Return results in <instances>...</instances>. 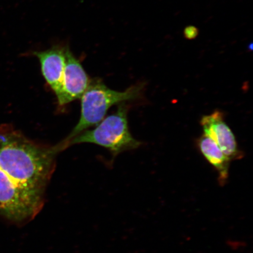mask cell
Masks as SVG:
<instances>
[{"instance_id":"1","label":"cell","mask_w":253,"mask_h":253,"mask_svg":"<svg viewBox=\"0 0 253 253\" xmlns=\"http://www.w3.org/2000/svg\"><path fill=\"white\" fill-rule=\"evenodd\" d=\"M58 152L56 147L30 140L10 125L0 126V214L15 221L37 214Z\"/></svg>"},{"instance_id":"2","label":"cell","mask_w":253,"mask_h":253,"mask_svg":"<svg viewBox=\"0 0 253 253\" xmlns=\"http://www.w3.org/2000/svg\"><path fill=\"white\" fill-rule=\"evenodd\" d=\"M144 84L133 85L124 91L110 89L99 79H93L81 98L80 120L70 135L62 142H66L81 133L90 126L102 121L111 107L126 101L134 100L141 96Z\"/></svg>"},{"instance_id":"3","label":"cell","mask_w":253,"mask_h":253,"mask_svg":"<svg viewBox=\"0 0 253 253\" xmlns=\"http://www.w3.org/2000/svg\"><path fill=\"white\" fill-rule=\"evenodd\" d=\"M128 107L120 103L113 115L107 117L92 130L82 132L71 140L58 145L59 150L77 144L93 143L107 148L114 156L138 148L142 144L135 139L129 130L127 121Z\"/></svg>"},{"instance_id":"4","label":"cell","mask_w":253,"mask_h":253,"mask_svg":"<svg viewBox=\"0 0 253 253\" xmlns=\"http://www.w3.org/2000/svg\"><path fill=\"white\" fill-rule=\"evenodd\" d=\"M201 125L204 134L216 142L231 161L243 157V152L239 150L235 136L224 121L222 113L216 110L211 115L202 117Z\"/></svg>"},{"instance_id":"5","label":"cell","mask_w":253,"mask_h":253,"mask_svg":"<svg viewBox=\"0 0 253 253\" xmlns=\"http://www.w3.org/2000/svg\"><path fill=\"white\" fill-rule=\"evenodd\" d=\"M65 56L62 92L58 98L60 106H64L81 99L90 82L81 63L69 49H66Z\"/></svg>"},{"instance_id":"6","label":"cell","mask_w":253,"mask_h":253,"mask_svg":"<svg viewBox=\"0 0 253 253\" xmlns=\"http://www.w3.org/2000/svg\"><path fill=\"white\" fill-rule=\"evenodd\" d=\"M66 49L62 47H53L43 52L34 53L40 60L41 70L57 99L61 96L62 89L63 75L65 67Z\"/></svg>"},{"instance_id":"7","label":"cell","mask_w":253,"mask_h":253,"mask_svg":"<svg viewBox=\"0 0 253 253\" xmlns=\"http://www.w3.org/2000/svg\"><path fill=\"white\" fill-rule=\"evenodd\" d=\"M198 145L206 159L216 169L220 185H225L229 178L231 160L207 135L204 134L198 139Z\"/></svg>"},{"instance_id":"8","label":"cell","mask_w":253,"mask_h":253,"mask_svg":"<svg viewBox=\"0 0 253 253\" xmlns=\"http://www.w3.org/2000/svg\"><path fill=\"white\" fill-rule=\"evenodd\" d=\"M197 29H196L195 28L193 27L188 28V29H186L185 32L186 37L191 38V39H192V38L197 36Z\"/></svg>"}]
</instances>
